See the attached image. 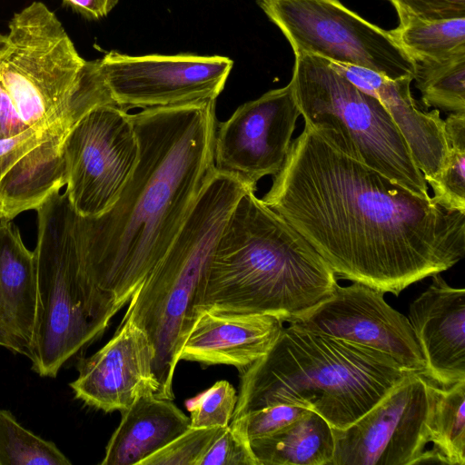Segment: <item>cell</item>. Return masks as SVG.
Instances as JSON below:
<instances>
[{"mask_svg": "<svg viewBox=\"0 0 465 465\" xmlns=\"http://www.w3.org/2000/svg\"><path fill=\"white\" fill-rule=\"evenodd\" d=\"M261 200L336 276L395 296L465 255V213L371 168L326 125L304 122Z\"/></svg>", "mask_w": 465, "mask_h": 465, "instance_id": "cell-1", "label": "cell"}, {"mask_svg": "<svg viewBox=\"0 0 465 465\" xmlns=\"http://www.w3.org/2000/svg\"><path fill=\"white\" fill-rule=\"evenodd\" d=\"M389 33L413 62L442 60L465 53V17L410 18L399 22Z\"/></svg>", "mask_w": 465, "mask_h": 465, "instance_id": "cell-24", "label": "cell"}, {"mask_svg": "<svg viewBox=\"0 0 465 465\" xmlns=\"http://www.w3.org/2000/svg\"><path fill=\"white\" fill-rule=\"evenodd\" d=\"M300 115L290 82L242 104L217 124L215 168L256 188L262 177L282 169Z\"/></svg>", "mask_w": 465, "mask_h": 465, "instance_id": "cell-13", "label": "cell"}, {"mask_svg": "<svg viewBox=\"0 0 465 465\" xmlns=\"http://www.w3.org/2000/svg\"><path fill=\"white\" fill-rule=\"evenodd\" d=\"M432 387L429 378L411 373L353 423L332 428L331 465L423 463L430 442Z\"/></svg>", "mask_w": 465, "mask_h": 465, "instance_id": "cell-12", "label": "cell"}, {"mask_svg": "<svg viewBox=\"0 0 465 465\" xmlns=\"http://www.w3.org/2000/svg\"><path fill=\"white\" fill-rule=\"evenodd\" d=\"M249 189L215 246L203 311L289 322L331 296L336 275L314 248Z\"/></svg>", "mask_w": 465, "mask_h": 465, "instance_id": "cell-3", "label": "cell"}, {"mask_svg": "<svg viewBox=\"0 0 465 465\" xmlns=\"http://www.w3.org/2000/svg\"><path fill=\"white\" fill-rule=\"evenodd\" d=\"M307 411L292 404H276L251 411L239 419L251 440L280 430L301 418Z\"/></svg>", "mask_w": 465, "mask_h": 465, "instance_id": "cell-31", "label": "cell"}, {"mask_svg": "<svg viewBox=\"0 0 465 465\" xmlns=\"http://www.w3.org/2000/svg\"><path fill=\"white\" fill-rule=\"evenodd\" d=\"M249 189L256 188L215 168L167 252L129 301L124 318L142 329L153 345L158 398L174 399L173 373L182 346L201 313L215 246Z\"/></svg>", "mask_w": 465, "mask_h": 465, "instance_id": "cell-5", "label": "cell"}, {"mask_svg": "<svg viewBox=\"0 0 465 465\" xmlns=\"http://www.w3.org/2000/svg\"><path fill=\"white\" fill-rule=\"evenodd\" d=\"M36 308L34 252L11 221H0V346L30 361Z\"/></svg>", "mask_w": 465, "mask_h": 465, "instance_id": "cell-19", "label": "cell"}, {"mask_svg": "<svg viewBox=\"0 0 465 465\" xmlns=\"http://www.w3.org/2000/svg\"><path fill=\"white\" fill-rule=\"evenodd\" d=\"M425 361V377L441 387L465 381V290L436 273L409 309Z\"/></svg>", "mask_w": 465, "mask_h": 465, "instance_id": "cell-16", "label": "cell"}, {"mask_svg": "<svg viewBox=\"0 0 465 465\" xmlns=\"http://www.w3.org/2000/svg\"><path fill=\"white\" fill-rule=\"evenodd\" d=\"M50 440L23 427L8 410H0V465H70Z\"/></svg>", "mask_w": 465, "mask_h": 465, "instance_id": "cell-27", "label": "cell"}, {"mask_svg": "<svg viewBox=\"0 0 465 465\" xmlns=\"http://www.w3.org/2000/svg\"><path fill=\"white\" fill-rule=\"evenodd\" d=\"M66 194L83 216H98L116 201L138 159L131 114L112 103L95 105L63 143Z\"/></svg>", "mask_w": 465, "mask_h": 465, "instance_id": "cell-10", "label": "cell"}, {"mask_svg": "<svg viewBox=\"0 0 465 465\" xmlns=\"http://www.w3.org/2000/svg\"><path fill=\"white\" fill-rule=\"evenodd\" d=\"M154 351L146 333L124 318L114 337L99 351L79 361L78 376L70 383L75 398L105 412L128 409L144 394L156 396Z\"/></svg>", "mask_w": 465, "mask_h": 465, "instance_id": "cell-15", "label": "cell"}, {"mask_svg": "<svg viewBox=\"0 0 465 465\" xmlns=\"http://www.w3.org/2000/svg\"><path fill=\"white\" fill-rule=\"evenodd\" d=\"M447 157L430 183L432 200L450 211L465 213V112L450 113L444 120Z\"/></svg>", "mask_w": 465, "mask_h": 465, "instance_id": "cell-26", "label": "cell"}, {"mask_svg": "<svg viewBox=\"0 0 465 465\" xmlns=\"http://www.w3.org/2000/svg\"><path fill=\"white\" fill-rule=\"evenodd\" d=\"M411 373L384 352L288 325L241 373L232 419L292 404L345 429Z\"/></svg>", "mask_w": 465, "mask_h": 465, "instance_id": "cell-4", "label": "cell"}, {"mask_svg": "<svg viewBox=\"0 0 465 465\" xmlns=\"http://www.w3.org/2000/svg\"><path fill=\"white\" fill-rule=\"evenodd\" d=\"M35 211L37 308L31 362L39 376L54 378L105 331L120 308L87 267L78 213L66 193L55 190Z\"/></svg>", "mask_w": 465, "mask_h": 465, "instance_id": "cell-7", "label": "cell"}, {"mask_svg": "<svg viewBox=\"0 0 465 465\" xmlns=\"http://www.w3.org/2000/svg\"><path fill=\"white\" fill-rule=\"evenodd\" d=\"M118 0H106L107 9L110 11L116 5Z\"/></svg>", "mask_w": 465, "mask_h": 465, "instance_id": "cell-35", "label": "cell"}, {"mask_svg": "<svg viewBox=\"0 0 465 465\" xmlns=\"http://www.w3.org/2000/svg\"><path fill=\"white\" fill-rule=\"evenodd\" d=\"M395 9L399 22L410 18L441 20L465 17V0H385Z\"/></svg>", "mask_w": 465, "mask_h": 465, "instance_id": "cell-32", "label": "cell"}, {"mask_svg": "<svg viewBox=\"0 0 465 465\" xmlns=\"http://www.w3.org/2000/svg\"><path fill=\"white\" fill-rule=\"evenodd\" d=\"M83 16L97 20L109 14L106 0H63Z\"/></svg>", "mask_w": 465, "mask_h": 465, "instance_id": "cell-34", "label": "cell"}, {"mask_svg": "<svg viewBox=\"0 0 465 465\" xmlns=\"http://www.w3.org/2000/svg\"><path fill=\"white\" fill-rule=\"evenodd\" d=\"M413 80L425 109L465 112V53L442 60L414 62Z\"/></svg>", "mask_w": 465, "mask_h": 465, "instance_id": "cell-25", "label": "cell"}, {"mask_svg": "<svg viewBox=\"0 0 465 465\" xmlns=\"http://www.w3.org/2000/svg\"><path fill=\"white\" fill-rule=\"evenodd\" d=\"M199 465H258L241 419L232 420L210 446Z\"/></svg>", "mask_w": 465, "mask_h": 465, "instance_id": "cell-30", "label": "cell"}, {"mask_svg": "<svg viewBox=\"0 0 465 465\" xmlns=\"http://www.w3.org/2000/svg\"><path fill=\"white\" fill-rule=\"evenodd\" d=\"M258 465H331L334 452L332 427L308 410L280 430L250 440Z\"/></svg>", "mask_w": 465, "mask_h": 465, "instance_id": "cell-22", "label": "cell"}, {"mask_svg": "<svg viewBox=\"0 0 465 465\" xmlns=\"http://www.w3.org/2000/svg\"><path fill=\"white\" fill-rule=\"evenodd\" d=\"M329 64L384 106L404 136L425 181L429 184L432 183L448 153L444 120L438 109L427 111L412 96L411 84L413 75L390 78L358 65L332 61Z\"/></svg>", "mask_w": 465, "mask_h": 465, "instance_id": "cell-17", "label": "cell"}, {"mask_svg": "<svg viewBox=\"0 0 465 465\" xmlns=\"http://www.w3.org/2000/svg\"><path fill=\"white\" fill-rule=\"evenodd\" d=\"M64 124L74 125V123L67 119L45 130L32 129L14 137L0 139V180L24 154Z\"/></svg>", "mask_w": 465, "mask_h": 465, "instance_id": "cell-33", "label": "cell"}, {"mask_svg": "<svg viewBox=\"0 0 465 465\" xmlns=\"http://www.w3.org/2000/svg\"><path fill=\"white\" fill-rule=\"evenodd\" d=\"M226 427H189L138 465H199L201 459Z\"/></svg>", "mask_w": 465, "mask_h": 465, "instance_id": "cell-28", "label": "cell"}, {"mask_svg": "<svg viewBox=\"0 0 465 465\" xmlns=\"http://www.w3.org/2000/svg\"><path fill=\"white\" fill-rule=\"evenodd\" d=\"M430 417V463L465 464V381L448 387L433 382Z\"/></svg>", "mask_w": 465, "mask_h": 465, "instance_id": "cell-23", "label": "cell"}, {"mask_svg": "<svg viewBox=\"0 0 465 465\" xmlns=\"http://www.w3.org/2000/svg\"><path fill=\"white\" fill-rule=\"evenodd\" d=\"M0 51V139L77 122L110 102L95 60L77 52L44 3L15 13Z\"/></svg>", "mask_w": 465, "mask_h": 465, "instance_id": "cell-6", "label": "cell"}, {"mask_svg": "<svg viewBox=\"0 0 465 465\" xmlns=\"http://www.w3.org/2000/svg\"><path fill=\"white\" fill-rule=\"evenodd\" d=\"M189 427L190 418L172 400L152 393L142 395L122 411L101 464L138 465Z\"/></svg>", "mask_w": 465, "mask_h": 465, "instance_id": "cell-20", "label": "cell"}, {"mask_svg": "<svg viewBox=\"0 0 465 465\" xmlns=\"http://www.w3.org/2000/svg\"><path fill=\"white\" fill-rule=\"evenodd\" d=\"M97 64L113 104L126 112L216 101L233 66L223 55H130L116 51Z\"/></svg>", "mask_w": 465, "mask_h": 465, "instance_id": "cell-11", "label": "cell"}, {"mask_svg": "<svg viewBox=\"0 0 465 465\" xmlns=\"http://www.w3.org/2000/svg\"><path fill=\"white\" fill-rule=\"evenodd\" d=\"M5 41V35H3L0 34V51H1L2 47L4 46Z\"/></svg>", "mask_w": 465, "mask_h": 465, "instance_id": "cell-36", "label": "cell"}, {"mask_svg": "<svg viewBox=\"0 0 465 465\" xmlns=\"http://www.w3.org/2000/svg\"><path fill=\"white\" fill-rule=\"evenodd\" d=\"M294 54H309L365 67L390 78L414 74V62L389 31L339 0H255Z\"/></svg>", "mask_w": 465, "mask_h": 465, "instance_id": "cell-9", "label": "cell"}, {"mask_svg": "<svg viewBox=\"0 0 465 465\" xmlns=\"http://www.w3.org/2000/svg\"><path fill=\"white\" fill-rule=\"evenodd\" d=\"M290 83L304 122L332 128L371 168L428 199L429 186L384 106L313 54H294Z\"/></svg>", "mask_w": 465, "mask_h": 465, "instance_id": "cell-8", "label": "cell"}, {"mask_svg": "<svg viewBox=\"0 0 465 465\" xmlns=\"http://www.w3.org/2000/svg\"><path fill=\"white\" fill-rule=\"evenodd\" d=\"M238 395L227 381H219L201 393L188 408L190 427H226L236 406Z\"/></svg>", "mask_w": 465, "mask_h": 465, "instance_id": "cell-29", "label": "cell"}, {"mask_svg": "<svg viewBox=\"0 0 465 465\" xmlns=\"http://www.w3.org/2000/svg\"><path fill=\"white\" fill-rule=\"evenodd\" d=\"M71 124H64L24 154L0 180V221L35 210L65 185L63 143Z\"/></svg>", "mask_w": 465, "mask_h": 465, "instance_id": "cell-21", "label": "cell"}, {"mask_svg": "<svg viewBox=\"0 0 465 465\" xmlns=\"http://www.w3.org/2000/svg\"><path fill=\"white\" fill-rule=\"evenodd\" d=\"M136 164L112 206L78 213L88 269L121 309L163 258L215 171V101L131 114Z\"/></svg>", "mask_w": 465, "mask_h": 465, "instance_id": "cell-2", "label": "cell"}, {"mask_svg": "<svg viewBox=\"0 0 465 465\" xmlns=\"http://www.w3.org/2000/svg\"><path fill=\"white\" fill-rule=\"evenodd\" d=\"M361 282L337 285L331 297L289 325L350 341L391 356L408 371L425 376V361L409 319Z\"/></svg>", "mask_w": 465, "mask_h": 465, "instance_id": "cell-14", "label": "cell"}, {"mask_svg": "<svg viewBox=\"0 0 465 465\" xmlns=\"http://www.w3.org/2000/svg\"><path fill=\"white\" fill-rule=\"evenodd\" d=\"M282 329L283 321L273 315L203 311L179 360L231 365L242 373L270 351Z\"/></svg>", "mask_w": 465, "mask_h": 465, "instance_id": "cell-18", "label": "cell"}]
</instances>
